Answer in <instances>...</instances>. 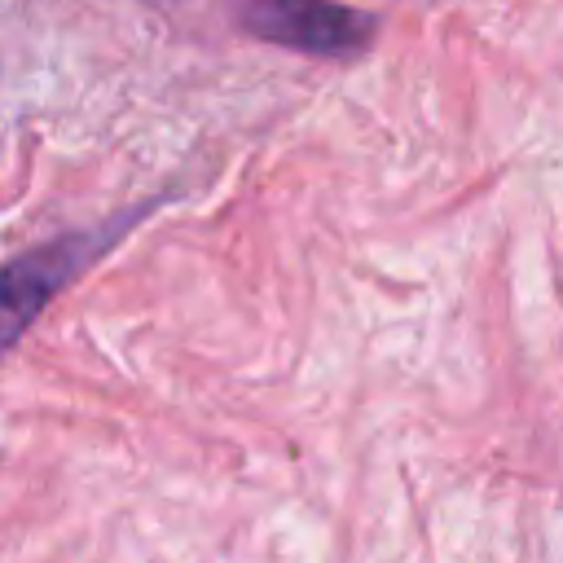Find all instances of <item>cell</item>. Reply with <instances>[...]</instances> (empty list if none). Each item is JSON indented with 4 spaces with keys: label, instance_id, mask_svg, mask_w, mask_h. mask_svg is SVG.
<instances>
[{
    "label": "cell",
    "instance_id": "1",
    "mask_svg": "<svg viewBox=\"0 0 563 563\" xmlns=\"http://www.w3.org/2000/svg\"><path fill=\"white\" fill-rule=\"evenodd\" d=\"M238 18L255 40L312 57H352L378 31L374 13L334 0H238Z\"/></svg>",
    "mask_w": 563,
    "mask_h": 563
},
{
    "label": "cell",
    "instance_id": "2",
    "mask_svg": "<svg viewBox=\"0 0 563 563\" xmlns=\"http://www.w3.org/2000/svg\"><path fill=\"white\" fill-rule=\"evenodd\" d=\"M119 233L106 229V233H75V238H57V242H44L26 255H18L13 264L0 268V356L9 352V343L40 317V308Z\"/></svg>",
    "mask_w": 563,
    "mask_h": 563
}]
</instances>
